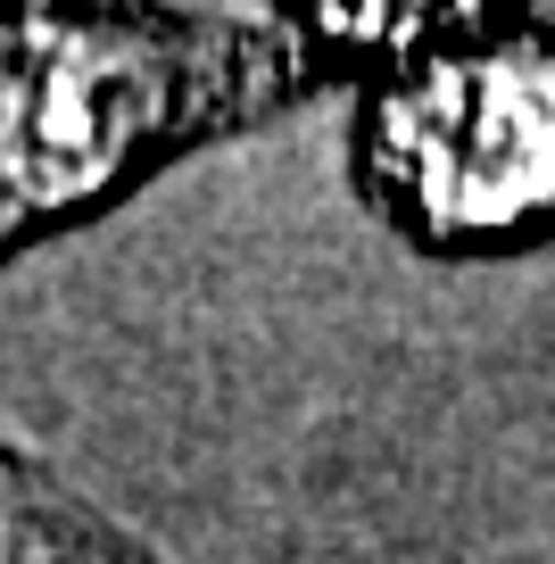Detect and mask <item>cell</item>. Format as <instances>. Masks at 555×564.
I'll return each mask as SVG.
<instances>
[{"mask_svg":"<svg viewBox=\"0 0 555 564\" xmlns=\"http://www.w3.org/2000/svg\"><path fill=\"white\" fill-rule=\"evenodd\" d=\"M0 91H18V100H133V75L117 67L108 51H91V42H51V51L34 58L25 75H9ZM124 124H133V108H0V175L18 183V192H67V183L100 175L91 159H108L124 141Z\"/></svg>","mask_w":555,"mask_h":564,"instance_id":"7a4b0ae2","label":"cell"},{"mask_svg":"<svg viewBox=\"0 0 555 564\" xmlns=\"http://www.w3.org/2000/svg\"><path fill=\"white\" fill-rule=\"evenodd\" d=\"M406 183L448 225H498L555 199V67L531 51L456 58L399 108Z\"/></svg>","mask_w":555,"mask_h":564,"instance_id":"6da1fadb","label":"cell"}]
</instances>
